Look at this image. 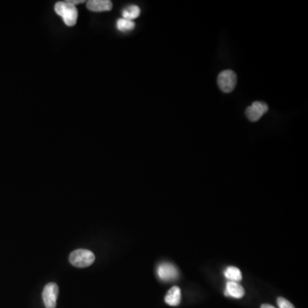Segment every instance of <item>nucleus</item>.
<instances>
[{
  "label": "nucleus",
  "instance_id": "14",
  "mask_svg": "<svg viewBox=\"0 0 308 308\" xmlns=\"http://www.w3.org/2000/svg\"><path fill=\"white\" fill-rule=\"evenodd\" d=\"M68 2H69V3H71V4H73V5L75 6V4H78V3H84L83 0H77V1H73V0H71V1H70V0H69V1H68Z\"/></svg>",
  "mask_w": 308,
  "mask_h": 308
},
{
  "label": "nucleus",
  "instance_id": "1",
  "mask_svg": "<svg viewBox=\"0 0 308 308\" xmlns=\"http://www.w3.org/2000/svg\"><path fill=\"white\" fill-rule=\"evenodd\" d=\"M55 12L63 18L66 26L73 27L77 21L78 11L75 5L69 3L68 1L57 2L54 7Z\"/></svg>",
  "mask_w": 308,
  "mask_h": 308
},
{
  "label": "nucleus",
  "instance_id": "12",
  "mask_svg": "<svg viewBox=\"0 0 308 308\" xmlns=\"http://www.w3.org/2000/svg\"><path fill=\"white\" fill-rule=\"evenodd\" d=\"M135 23L134 21H129L124 18H121L117 22V29L121 32H126V31H130L135 28Z\"/></svg>",
  "mask_w": 308,
  "mask_h": 308
},
{
  "label": "nucleus",
  "instance_id": "6",
  "mask_svg": "<svg viewBox=\"0 0 308 308\" xmlns=\"http://www.w3.org/2000/svg\"><path fill=\"white\" fill-rule=\"evenodd\" d=\"M159 279L164 282H171L178 278V270L174 265L170 263H162L157 269Z\"/></svg>",
  "mask_w": 308,
  "mask_h": 308
},
{
  "label": "nucleus",
  "instance_id": "9",
  "mask_svg": "<svg viewBox=\"0 0 308 308\" xmlns=\"http://www.w3.org/2000/svg\"><path fill=\"white\" fill-rule=\"evenodd\" d=\"M181 297H182V294H181L180 288L174 286L166 294L165 297V303L171 307H177L181 303Z\"/></svg>",
  "mask_w": 308,
  "mask_h": 308
},
{
  "label": "nucleus",
  "instance_id": "15",
  "mask_svg": "<svg viewBox=\"0 0 308 308\" xmlns=\"http://www.w3.org/2000/svg\"><path fill=\"white\" fill-rule=\"evenodd\" d=\"M261 308H276L273 306L269 305V304H263L261 306Z\"/></svg>",
  "mask_w": 308,
  "mask_h": 308
},
{
  "label": "nucleus",
  "instance_id": "4",
  "mask_svg": "<svg viewBox=\"0 0 308 308\" xmlns=\"http://www.w3.org/2000/svg\"><path fill=\"white\" fill-rule=\"evenodd\" d=\"M58 287L56 284L50 283L45 285L42 292V298L46 308H55L57 305Z\"/></svg>",
  "mask_w": 308,
  "mask_h": 308
},
{
  "label": "nucleus",
  "instance_id": "11",
  "mask_svg": "<svg viewBox=\"0 0 308 308\" xmlns=\"http://www.w3.org/2000/svg\"><path fill=\"white\" fill-rule=\"evenodd\" d=\"M141 15V9L137 5H130L127 7L125 9H123V18L129 20V21H134V19Z\"/></svg>",
  "mask_w": 308,
  "mask_h": 308
},
{
  "label": "nucleus",
  "instance_id": "2",
  "mask_svg": "<svg viewBox=\"0 0 308 308\" xmlns=\"http://www.w3.org/2000/svg\"><path fill=\"white\" fill-rule=\"evenodd\" d=\"M94 261H95V255L87 249L75 250L69 255V262L71 265L80 268L89 267Z\"/></svg>",
  "mask_w": 308,
  "mask_h": 308
},
{
  "label": "nucleus",
  "instance_id": "5",
  "mask_svg": "<svg viewBox=\"0 0 308 308\" xmlns=\"http://www.w3.org/2000/svg\"><path fill=\"white\" fill-rule=\"evenodd\" d=\"M268 111V105L261 101H255L246 110V116L251 122H257Z\"/></svg>",
  "mask_w": 308,
  "mask_h": 308
},
{
  "label": "nucleus",
  "instance_id": "10",
  "mask_svg": "<svg viewBox=\"0 0 308 308\" xmlns=\"http://www.w3.org/2000/svg\"><path fill=\"white\" fill-rule=\"evenodd\" d=\"M225 276L226 279H229L231 282L241 281L243 279L242 273L239 268L235 267H229L225 271Z\"/></svg>",
  "mask_w": 308,
  "mask_h": 308
},
{
  "label": "nucleus",
  "instance_id": "3",
  "mask_svg": "<svg viewBox=\"0 0 308 308\" xmlns=\"http://www.w3.org/2000/svg\"><path fill=\"white\" fill-rule=\"evenodd\" d=\"M237 76L232 70H224L218 76V84L224 93H231L237 86Z\"/></svg>",
  "mask_w": 308,
  "mask_h": 308
},
{
  "label": "nucleus",
  "instance_id": "13",
  "mask_svg": "<svg viewBox=\"0 0 308 308\" xmlns=\"http://www.w3.org/2000/svg\"><path fill=\"white\" fill-rule=\"evenodd\" d=\"M277 303H278L279 308H295L292 303H290L288 300L285 299L283 297H279Z\"/></svg>",
  "mask_w": 308,
  "mask_h": 308
},
{
  "label": "nucleus",
  "instance_id": "7",
  "mask_svg": "<svg viewBox=\"0 0 308 308\" xmlns=\"http://www.w3.org/2000/svg\"><path fill=\"white\" fill-rule=\"evenodd\" d=\"M112 6V2L109 0H90L87 2V9L93 12L109 11Z\"/></svg>",
  "mask_w": 308,
  "mask_h": 308
},
{
  "label": "nucleus",
  "instance_id": "8",
  "mask_svg": "<svg viewBox=\"0 0 308 308\" xmlns=\"http://www.w3.org/2000/svg\"><path fill=\"white\" fill-rule=\"evenodd\" d=\"M225 295L226 297L241 299L245 296V291L239 284H237L236 282L230 281L226 284Z\"/></svg>",
  "mask_w": 308,
  "mask_h": 308
}]
</instances>
